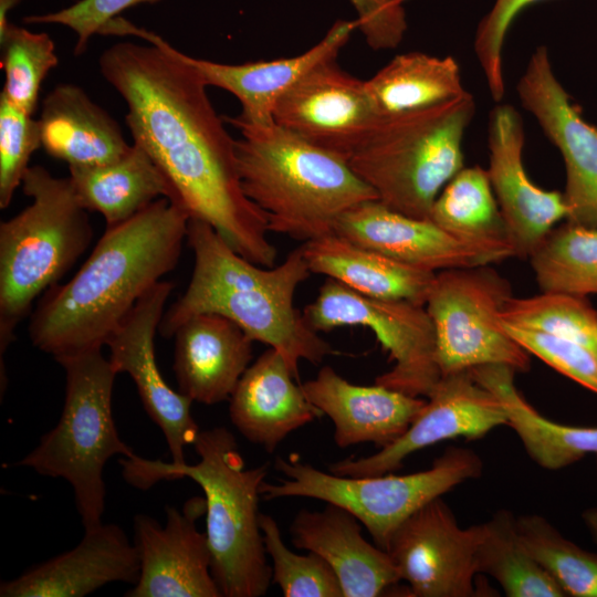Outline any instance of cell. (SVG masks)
<instances>
[{"mask_svg": "<svg viewBox=\"0 0 597 597\" xmlns=\"http://www.w3.org/2000/svg\"><path fill=\"white\" fill-rule=\"evenodd\" d=\"M302 314L317 333L344 326L370 328L394 362L375 384L427 397L442 376L434 327L425 305L365 296L327 277Z\"/></svg>", "mask_w": 597, "mask_h": 597, "instance_id": "11", "label": "cell"}, {"mask_svg": "<svg viewBox=\"0 0 597 597\" xmlns=\"http://www.w3.org/2000/svg\"><path fill=\"white\" fill-rule=\"evenodd\" d=\"M301 385L310 402L332 420L339 448L368 442L381 449L390 444L427 401L378 384H352L331 366Z\"/></svg>", "mask_w": 597, "mask_h": 597, "instance_id": "21", "label": "cell"}, {"mask_svg": "<svg viewBox=\"0 0 597 597\" xmlns=\"http://www.w3.org/2000/svg\"><path fill=\"white\" fill-rule=\"evenodd\" d=\"M357 11L358 29L374 50H390L407 30L404 3L407 0H349Z\"/></svg>", "mask_w": 597, "mask_h": 597, "instance_id": "42", "label": "cell"}, {"mask_svg": "<svg viewBox=\"0 0 597 597\" xmlns=\"http://www.w3.org/2000/svg\"><path fill=\"white\" fill-rule=\"evenodd\" d=\"M582 516L586 527L597 543V506L585 510Z\"/></svg>", "mask_w": 597, "mask_h": 597, "instance_id": "44", "label": "cell"}, {"mask_svg": "<svg viewBox=\"0 0 597 597\" xmlns=\"http://www.w3.org/2000/svg\"><path fill=\"white\" fill-rule=\"evenodd\" d=\"M101 35H132L98 59L102 76L124 100L126 124L161 170L170 201L209 223L240 255L272 268L276 249L263 212L244 195L235 139L207 93V84L182 52L158 34L117 17Z\"/></svg>", "mask_w": 597, "mask_h": 597, "instance_id": "1", "label": "cell"}, {"mask_svg": "<svg viewBox=\"0 0 597 597\" xmlns=\"http://www.w3.org/2000/svg\"><path fill=\"white\" fill-rule=\"evenodd\" d=\"M0 44L4 72L1 94L21 111L33 115L42 83L59 64L54 42L46 33L10 23L0 36Z\"/></svg>", "mask_w": 597, "mask_h": 597, "instance_id": "36", "label": "cell"}, {"mask_svg": "<svg viewBox=\"0 0 597 597\" xmlns=\"http://www.w3.org/2000/svg\"><path fill=\"white\" fill-rule=\"evenodd\" d=\"M474 113L467 91L437 105L379 116L348 164L379 202L429 219L443 187L464 167L462 142Z\"/></svg>", "mask_w": 597, "mask_h": 597, "instance_id": "7", "label": "cell"}, {"mask_svg": "<svg viewBox=\"0 0 597 597\" xmlns=\"http://www.w3.org/2000/svg\"><path fill=\"white\" fill-rule=\"evenodd\" d=\"M197 463L175 464L134 455L123 458V475L149 489L161 480L188 478L203 492L211 572L224 597H259L272 583L260 527L259 500L268 464L247 468L233 433L224 427L200 431Z\"/></svg>", "mask_w": 597, "mask_h": 597, "instance_id": "4", "label": "cell"}, {"mask_svg": "<svg viewBox=\"0 0 597 597\" xmlns=\"http://www.w3.org/2000/svg\"><path fill=\"white\" fill-rule=\"evenodd\" d=\"M72 549L0 585L1 597H83L116 582L135 585L139 557L134 543L116 524L84 530Z\"/></svg>", "mask_w": 597, "mask_h": 597, "instance_id": "20", "label": "cell"}, {"mask_svg": "<svg viewBox=\"0 0 597 597\" xmlns=\"http://www.w3.org/2000/svg\"><path fill=\"white\" fill-rule=\"evenodd\" d=\"M189 219L181 206L160 198L107 227L75 275L39 301L28 327L32 345L54 359L106 346L136 303L178 264Z\"/></svg>", "mask_w": 597, "mask_h": 597, "instance_id": "2", "label": "cell"}, {"mask_svg": "<svg viewBox=\"0 0 597 597\" xmlns=\"http://www.w3.org/2000/svg\"><path fill=\"white\" fill-rule=\"evenodd\" d=\"M366 88L378 116L429 107L467 92L452 56L422 52L396 55L366 81Z\"/></svg>", "mask_w": 597, "mask_h": 597, "instance_id": "30", "label": "cell"}, {"mask_svg": "<svg viewBox=\"0 0 597 597\" xmlns=\"http://www.w3.org/2000/svg\"><path fill=\"white\" fill-rule=\"evenodd\" d=\"M240 137L235 160L244 195L263 212L270 232L298 241L333 233L346 211L378 200L348 160L273 122L224 118Z\"/></svg>", "mask_w": 597, "mask_h": 597, "instance_id": "5", "label": "cell"}, {"mask_svg": "<svg viewBox=\"0 0 597 597\" xmlns=\"http://www.w3.org/2000/svg\"><path fill=\"white\" fill-rule=\"evenodd\" d=\"M481 534V524L460 527L440 496L397 527L386 552L410 596L471 597L476 595L473 579Z\"/></svg>", "mask_w": 597, "mask_h": 597, "instance_id": "12", "label": "cell"}, {"mask_svg": "<svg viewBox=\"0 0 597 597\" xmlns=\"http://www.w3.org/2000/svg\"><path fill=\"white\" fill-rule=\"evenodd\" d=\"M65 373V397L56 426L15 465L61 478L72 489L84 530L102 523L106 486L104 468L114 455L132 458L119 437L112 410L117 371L102 348L55 359Z\"/></svg>", "mask_w": 597, "mask_h": 597, "instance_id": "8", "label": "cell"}, {"mask_svg": "<svg viewBox=\"0 0 597 597\" xmlns=\"http://www.w3.org/2000/svg\"><path fill=\"white\" fill-rule=\"evenodd\" d=\"M482 386L501 401L510 426L527 454L540 467L561 470L587 454H597V427H576L554 422L536 411L519 392L516 373L505 365H483L470 369Z\"/></svg>", "mask_w": 597, "mask_h": 597, "instance_id": "29", "label": "cell"}, {"mask_svg": "<svg viewBox=\"0 0 597 597\" xmlns=\"http://www.w3.org/2000/svg\"><path fill=\"white\" fill-rule=\"evenodd\" d=\"M362 81L331 59L317 64L277 101L273 121L307 143L346 160L378 119Z\"/></svg>", "mask_w": 597, "mask_h": 597, "instance_id": "15", "label": "cell"}, {"mask_svg": "<svg viewBox=\"0 0 597 597\" xmlns=\"http://www.w3.org/2000/svg\"><path fill=\"white\" fill-rule=\"evenodd\" d=\"M174 337L178 390L205 405L229 400L250 366L254 341L233 321L214 313L188 318Z\"/></svg>", "mask_w": 597, "mask_h": 597, "instance_id": "23", "label": "cell"}, {"mask_svg": "<svg viewBox=\"0 0 597 597\" xmlns=\"http://www.w3.org/2000/svg\"><path fill=\"white\" fill-rule=\"evenodd\" d=\"M161 0H78L54 12L31 14L23 18L28 24H60L69 28L76 35L74 54H83L91 38L122 12L132 7Z\"/></svg>", "mask_w": 597, "mask_h": 597, "instance_id": "41", "label": "cell"}, {"mask_svg": "<svg viewBox=\"0 0 597 597\" xmlns=\"http://www.w3.org/2000/svg\"><path fill=\"white\" fill-rule=\"evenodd\" d=\"M187 242L195 255L189 284L164 313L158 331L169 338L188 318L222 315L254 342L276 349L300 381L301 360L320 364L334 349L294 306L297 286L311 274L301 247L277 266L258 265L240 255L209 223L190 218Z\"/></svg>", "mask_w": 597, "mask_h": 597, "instance_id": "3", "label": "cell"}, {"mask_svg": "<svg viewBox=\"0 0 597 597\" xmlns=\"http://www.w3.org/2000/svg\"><path fill=\"white\" fill-rule=\"evenodd\" d=\"M426 405L408 429L394 442L363 458H346L328 465L341 476H370L389 473L423 448L447 439H479L507 425L500 399L474 379L470 370L442 375L426 397Z\"/></svg>", "mask_w": 597, "mask_h": 597, "instance_id": "13", "label": "cell"}, {"mask_svg": "<svg viewBox=\"0 0 597 597\" xmlns=\"http://www.w3.org/2000/svg\"><path fill=\"white\" fill-rule=\"evenodd\" d=\"M429 219L462 240L513 249L488 170L479 165L463 167L449 180Z\"/></svg>", "mask_w": 597, "mask_h": 597, "instance_id": "31", "label": "cell"}, {"mask_svg": "<svg viewBox=\"0 0 597 597\" xmlns=\"http://www.w3.org/2000/svg\"><path fill=\"white\" fill-rule=\"evenodd\" d=\"M541 0H495L476 27L473 49L494 102L505 95L503 46L510 27L528 6Z\"/></svg>", "mask_w": 597, "mask_h": 597, "instance_id": "40", "label": "cell"}, {"mask_svg": "<svg viewBox=\"0 0 597 597\" xmlns=\"http://www.w3.org/2000/svg\"><path fill=\"white\" fill-rule=\"evenodd\" d=\"M360 524L347 510L326 503L321 511H298L290 532L296 548L329 565L344 597L381 596L401 579L388 553L365 540Z\"/></svg>", "mask_w": 597, "mask_h": 597, "instance_id": "22", "label": "cell"}, {"mask_svg": "<svg viewBox=\"0 0 597 597\" xmlns=\"http://www.w3.org/2000/svg\"><path fill=\"white\" fill-rule=\"evenodd\" d=\"M41 147L38 119L0 94V208L11 203L30 167L32 154Z\"/></svg>", "mask_w": 597, "mask_h": 597, "instance_id": "38", "label": "cell"}, {"mask_svg": "<svg viewBox=\"0 0 597 597\" xmlns=\"http://www.w3.org/2000/svg\"><path fill=\"white\" fill-rule=\"evenodd\" d=\"M206 500L192 496L182 507H166L167 522L137 514L134 545L139 557V577L127 597H221L211 572L206 532L197 521L206 514Z\"/></svg>", "mask_w": 597, "mask_h": 597, "instance_id": "17", "label": "cell"}, {"mask_svg": "<svg viewBox=\"0 0 597 597\" xmlns=\"http://www.w3.org/2000/svg\"><path fill=\"white\" fill-rule=\"evenodd\" d=\"M174 284L161 280L133 307L106 342L109 362L133 379L143 406L160 428L172 463L186 462L185 448L200 430L191 413L192 399L165 380L155 356V335Z\"/></svg>", "mask_w": 597, "mask_h": 597, "instance_id": "16", "label": "cell"}, {"mask_svg": "<svg viewBox=\"0 0 597 597\" xmlns=\"http://www.w3.org/2000/svg\"><path fill=\"white\" fill-rule=\"evenodd\" d=\"M596 353H597V326H596Z\"/></svg>", "mask_w": 597, "mask_h": 597, "instance_id": "45", "label": "cell"}, {"mask_svg": "<svg viewBox=\"0 0 597 597\" xmlns=\"http://www.w3.org/2000/svg\"><path fill=\"white\" fill-rule=\"evenodd\" d=\"M21 0H0V36H2L10 22L8 20V14L11 9L17 7Z\"/></svg>", "mask_w": 597, "mask_h": 597, "instance_id": "43", "label": "cell"}, {"mask_svg": "<svg viewBox=\"0 0 597 597\" xmlns=\"http://www.w3.org/2000/svg\"><path fill=\"white\" fill-rule=\"evenodd\" d=\"M516 91L564 160L566 221L597 228V127L585 121L555 76L545 46L532 53Z\"/></svg>", "mask_w": 597, "mask_h": 597, "instance_id": "14", "label": "cell"}, {"mask_svg": "<svg viewBox=\"0 0 597 597\" xmlns=\"http://www.w3.org/2000/svg\"><path fill=\"white\" fill-rule=\"evenodd\" d=\"M38 123L41 148L69 167L108 164L130 148L116 121L75 84L45 95Z\"/></svg>", "mask_w": 597, "mask_h": 597, "instance_id": "26", "label": "cell"}, {"mask_svg": "<svg viewBox=\"0 0 597 597\" xmlns=\"http://www.w3.org/2000/svg\"><path fill=\"white\" fill-rule=\"evenodd\" d=\"M311 273L365 296L425 305L436 273L400 263L333 232L301 245Z\"/></svg>", "mask_w": 597, "mask_h": 597, "instance_id": "27", "label": "cell"}, {"mask_svg": "<svg viewBox=\"0 0 597 597\" xmlns=\"http://www.w3.org/2000/svg\"><path fill=\"white\" fill-rule=\"evenodd\" d=\"M528 259L542 291L582 297L597 294V228L566 221Z\"/></svg>", "mask_w": 597, "mask_h": 597, "instance_id": "33", "label": "cell"}, {"mask_svg": "<svg viewBox=\"0 0 597 597\" xmlns=\"http://www.w3.org/2000/svg\"><path fill=\"white\" fill-rule=\"evenodd\" d=\"M527 353L597 395V353L576 341L502 323Z\"/></svg>", "mask_w": 597, "mask_h": 597, "instance_id": "39", "label": "cell"}, {"mask_svg": "<svg viewBox=\"0 0 597 597\" xmlns=\"http://www.w3.org/2000/svg\"><path fill=\"white\" fill-rule=\"evenodd\" d=\"M229 401L237 430L269 453L290 433L323 416L272 347L247 368Z\"/></svg>", "mask_w": 597, "mask_h": 597, "instance_id": "24", "label": "cell"}, {"mask_svg": "<svg viewBox=\"0 0 597 597\" xmlns=\"http://www.w3.org/2000/svg\"><path fill=\"white\" fill-rule=\"evenodd\" d=\"M274 468L284 478L277 483L264 481L261 498H311L341 506L354 514L374 543L386 551L406 519L462 482L479 478L483 464L474 451L449 447L429 469L405 475L341 476L304 463L296 455L279 457Z\"/></svg>", "mask_w": 597, "mask_h": 597, "instance_id": "9", "label": "cell"}, {"mask_svg": "<svg viewBox=\"0 0 597 597\" xmlns=\"http://www.w3.org/2000/svg\"><path fill=\"white\" fill-rule=\"evenodd\" d=\"M31 203L0 223V374L15 328L34 300L64 276L91 244L93 227L73 184L30 166L21 182Z\"/></svg>", "mask_w": 597, "mask_h": 597, "instance_id": "6", "label": "cell"}, {"mask_svg": "<svg viewBox=\"0 0 597 597\" xmlns=\"http://www.w3.org/2000/svg\"><path fill=\"white\" fill-rule=\"evenodd\" d=\"M511 283L490 265L437 272L426 310L432 321L442 375L483 365L527 371L531 354L505 331L500 312Z\"/></svg>", "mask_w": 597, "mask_h": 597, "instance_id": "10", "label": "cell"}, {"mask_svg": "<svg viewBox=\"0 0 597 597\" xmlns=\"http://www.w3.org/2000/svg\"><path fill=\"white\" fill-rule=\"evenodd\" d=\"M475 554L478 574L493 577L509 597H564L557 583L524 545L516 517L500 510L481 524Z\"/></svg>", "mask_w": 597, "mask_h": 597, "instance_id": "32", "label": "cell"}, {"mask_svg": "<svg viewBox=\"0 0 597 597\" xmlns=\"http://www.w3.org/2000/svg\"><path fill=\"white\" fill-rule=\"evenodd\" d=\"M500 318L505 324L576 341L596 352L597 310L587 297L544 291L530 297L511 296Z\"/></svg>", "mask_w": 597, "mask_h": 597, "instance_id": "35", "label": "cell"}, {"mask_svg": "<svg viewBox=\"0 0 597 597\" xmlns=\"http://www.w3.org/2000/svg\"><path fill=\"white\" fill-rule=\"evenodd\" d=\"M70 179L88 211L107 227L122 223L160 198L171 199L166 177L148 153L134 143L119 159L98 166H71Z\"/></svg>", "mask_w": 597, "mask_h": 597, "instance_id": "28", "label": "cell"}, {"mask_svg": "<svg viewBox=\"0 0 597 597\" xmlns=\"http://www.w3.org/2000/svg\"><path fill=\"white\" fill-rule=\"evenodd\" d=\"M334 232L400 263L432 273L491 265L515 256L510 247L462 240L430 219L402 214L378 200L346 211L337 220Z\"/></svg>", "mask_w": 597, "mask_h": 597, "instance_id": "18", "label": "cell"}, {"mask_svg": "<svg viewBox=\"0 0 597 597\" xmlns=\"http://www.w3.org/2000/svg\"><path fill=\"white\" fill-rule=\"evenodd\" d=\"M357 21H337L326 35L302 54L271 61L226 64L197 59L182 52L184 59L201 75L207 86L222 88L241 104L238 121L266 124L280 97L317 64L336 59L347 43Z\"/></svg>", "mask_w": 597, "mask_h": 597, "instance_id": "25", "label": "cell"}, {"mask_svg": "<svg viewBox=\"0 0 597 597\" xmlns=\"http://www.w3.org/2000/svg\"><path fill=\"white\" fill-rule=\"evenodd\" d=\"M523 121L515 107L498 104L490 114L488 174L515 256L526 259L556 223L568 217L564 193L545 190L523 164Z\"/></svg>", "mask_w": 597, "mask_h": 597, "instance_id": "19", "label": "cell"}, {"mask_svg": "<svg viewBox=\"0 0 597 597\" xmlns=\"http://www.w3.org/2000/svg\"><path fill=\"white\" fill-rule=\"evenodd\" d=\"M520 536L566 596L597 597V554L565 538L537 514L516 519Z\"/></svg>", "mask_w": 597, "mask_h": 597, "instance_id": "34", "label": "cell"}, {"mask_svg": "<svg viewBox=\"0 0 597 597\" xmlns=\"http://www.w3.org/2000/svg\"><path fill=\"white\" fill-rule=\"evenodd\" d=\"M260 527L268 556L272 561V583L285 597H344L329 565L317 554L298 555L284 543L276 521L260 514Z\"/></svg>", "mask_w": 597, "mask_h": 597, "instance_id": "37", "label": "cell"}]
</instances>
